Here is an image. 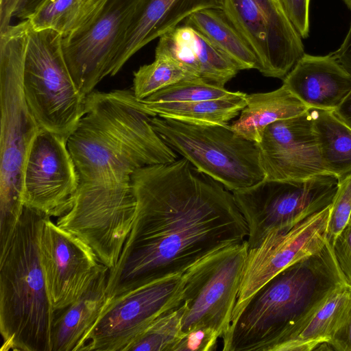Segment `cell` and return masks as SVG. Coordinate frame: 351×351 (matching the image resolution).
<instances>
[{
	"mask_svg": "<svg viewBox=\"0 0 351 351\" xmlns=\"http://www.w3.org/2000/svg\"><path fill=\"white\" fill-rule=\"evenodd\" d=\"M39 251L55 313L75 302L92 280L108 268L86 243L48 217L41 227Z\"/></svg>",
	"mask_w": 351,
	"mask_h": 351,
	"instance_id": "15",
	"label": "cell"
},
{
	"mask_svg": "<svg viewBox=\"0 0 351 351\" xmlns=\"http://www.w3.org/2000/svg\"><path fill=\"white\" fill-rule=\"evenodd\" d=\"M309 112L324 166L340 182L351 176V128L332 110Z\"/></svg>",
	"mask_w": 351,
	"mask_h": 351,
	"instance_id": "24",
	"label": "cell"
},
{
	"mask_svg": "<svg viewBox=\"0 0 351 351\" xmlns=\"http://www.w3.org/2000/svg\"><path fill=\"white\" fill-rule=\"evenodd\" d=\"M221 8V0H141L114 56L110 76L115 75L142 47L178 26L192 13Z\"/></svg>",
	"mask_w": 351,
	"mask_h": 351,
	"instance_id": "17",
	"label": "cell"
},
{
	"mask_svg": "<svg viewBox=\"0 0 351 351\" xmlns=\"http://www.w3.org/2000/svg\"><path fill=\"white\" fill-rule=\"evenodd\" d=\"M232 93L224 87L194 77L178 82L141 101L144 104L191 102L219 99Z\"/></svg>",
	"mask_w": 351,
	"mask_h": 351,
	"instance_id": "29",
	"label": "cell"
},
{
	"mask_svg": "<svg viewBox=\"0 0 351 351\" xmlns=\"http://www.w3.org/2000/svg\"><path fill=\"white\" fill-rule=\"evenodd\" d=\"M247 240L221 248L201 259L182 274V330L205 326L220 338L231 323L248 252Z\"/></svg>",
	"mask_w": 351,
	"mask_h": 351,
	"instance_id": "8",
	"label": "cell"
},
{
	"mask_svg": "<svg viewBox=\"0 0 351 351\" xmlns=\"http://www.w3.org/2000/svg\"><path fill=\"white\" fill-rule=\"evenodd\" d=\"M246 101L239 119L230 126L237 134L256 143L269 125L310 109L284 84L270 92L247 95Z\"/></svg>",
	"mask_w": 351,
	"mask_h": 351,
	"instance_id": "22",
	"label": "cell"
},
{
	"mask_svg": "<svg viewBox=\"0 0 351 351\" xmlns=\"http://www.w3.org/2000/svg\"><path fill=\"white\" fill-rule=\"evenodd\" d=\"M330 245L343 282L351 288V222L348 223Z\"/></svg>",
	"mask_w": 351,
	"mask_h": 351,
	"instance_id": "32",
	"label": "cell"
},
{
	"mask_svg": "<svg viewBox=\"0 0 351 351\" xmlns=\"http://www.w3.org/2000/svg\"><path fill=\"white\" fill-rule=\"evenodd\" d=\"M350 308L351 288L340 284L291 326L274 351L328 350Z\"/></svg>",
	"mask_w": 351,
	"mask_h": 351,
	"instance_id": "20",
	"label": "cell"
},
{
	"mask_svg": "<svg viewBox=\"0 0 351 351\" xmlns=\"http://www.w3.org/2000/svg\"><path fill=\"white\" fill-rule=\"evenodd\" d=\"M257 144L267 180L301 181L330 174L322 160L309 110L269 125Z\"/></svg>",
	"mask_w": 351,
	"mask_h": 351,
	"instance_id": "16",
	"label": "cell"
},
{
	"mask_svg": "<svg viewBox=\"0 0 351 351\" xmlns=\"http://www.w3.org/2000/svg\"><path fill=\"white\" fill-rule=\"evenodd\" d=\"M345 284L330 243L272 277L232 318L223 336V351H274L312 306Z\"/></svg>",
	"mask_w": 351,
	"mask_h": 351,
	"instance_id": "3",
	"label": "cell"
},
{
	"mask_svg": "<svg viewBox=\"0 0 351 351\" xmlns=\"http://www.w3.org/2000/svg\"><path fill=\"white\" fill-rule=\"evenodd\" d=\"M220 338L215 329L200 326L183 333L172 351H213Z\"/></svg>",
	"mask_w": 351,
	"mask_h": 351,
	"instance_id": "31",
	"label": "cell"
},
{
	"mask_svg": "<svg viewBox=\"0 0 351 351\" xmlns=\"http://www.w3.org/2000/svg\"><path fill=\"white\" fill-rule=\"evenodd\" d=\"M182 275L152 282L110 299L81 351H125L157 317L182 300Z\"/></svg>",
	"mask_w": 351,
	"mask_h": 351,
	"instance_id": "11",
	"label": "cell"
},
{
	"mask_svg": "<svg viewBox=\"0 0 351 351\" xmlns=\"http://www.w3.org/2000/svg\"><path fill=\"white\" fill-rule=\"evenodd\" d=\"M342 1L345 3L346 7L348 9L351 10V0H342Z\"/></svg>",
	"mask_w": 351,
	"mask_h": 351,
	"instance_id": "38",
	"label": "cell"
},
{
	"mask_svg": "<svg viewBox=\"0 0 351 351\" xmlns=\"http://www.w3.org/2000/svg\"><path fill=\"white\" fill-rule=\"evenodd\" d=\"M328 350L351 351V308L346 322L329 343Z\"/></svg>",
	"mask_w": 351,
	"mask_h": 351,
	"instance_id": "35",
	"label": "cell"
},
{
	"mask_svg": "<svg viewBox=\"0 0 351 351\" xmlns=\"http://www.w3.org/2000/svg\"><path fill=\"white\" fill-rule=\"evenodd\" d=\"M333 112L342 122L351 128V90Z\"/></svg>",
	"mask_w": 351,
	"mask_h": 351,
	"instance_id": "37",
	"label": "cell"
},
{
	"mask_svg": "<svg viewBox=\"0 0 351 351\" xmlns=\"http://www.w3.org/2000/svg\"><path fill=\"white\" fill-rule=\"evenodd\" d=\"M221 11L251 47L265 77L284 79L304 56L282 0H221Z\"/></svg>",
	"mask_w": 351,
	"mask_h": 351,
	"instance_id": "10",
	"label": "cell"
},
{
	"mask_svg": "<svg viewBox=\"0 0 351 351\" xmlns=\"http://www.w3.org/2000/svg\"><path fill=\"white\" fill-rule=\"evenodd\" d=\"M30 23L23 20L0 32V245L5 246L21 217L23 171L40 128L27 104L23 87Z\"/></svg>",
	"mask_w": 351,
	"mask_h": 351,
	"instance_id": "5",
	"label": "cell"
},
{
	"mask_svg": "<svg viewBox=\"0 0 351 351\" xmlns=\"http://www.w3.org/2000/svg\"><path fill=\"white\" fill-rule=\"evenodd\" d=\"M206 36L241 70L258 69V59L246 41L219 9L197 10L184 20Z\"/></svg>",
	"mask_w": 351,
	"mask_h": 351,
	"instance_id": "23",
	"label": "cell"
},
{
	"mask_svg": "<svg viewBox=\"0 0 351 351\" xmlns=\"http://www.w3.org/2000/svg\"><path fill=\"white\" fill-rule=\"evenodd\" d=\"M351 215V176L339 182L332 204L327 227V239L330 243L350 221Z\"/></svg>",
	"mask_w": 351,
	"mask_h": 351,
	"instance_id": "30",
	"label": "cell"
},
{
	"mask_svg": "<svg viewBox=\"0 0 351 351\" xmlns=\"http://www.w3.org/2000/svg\"><path fill=\"white\" fill-rule=\"evenodd\" d=\"M156 116L132 90L87 95L84 114L67 139L80 184L130 183L139 168L177 160L150 123Z\"/></svg>",
	"mask_w": 351,
	"mask_h": 351,
	"instance_id": "2",
	"label": "cell"
},
{
	"mask_svg": "<svg viewBox=\"0 0 351 351\" xmlns=\"http://www.w3.org/2000/svg\"><path fill=\"white\" fill-rule=\"evenodd\" d=\"M109 268L89 284L82 295L65 308L55 313L51 328V351H81L88 335L109 301Z\"/></svg>",
	"mask_w": 351,
	"mask_h": 351,
	"instance_id": "21",
	"label": "cell"
},
{
	"mask_svg": "<svg viewBox=\"0 0 351 351\" xmlns=\"http://www.w3.org/2000/svg\"><path fill=\"white\" fill-rule=\"evenodd\" d=\"M45 217L24 206L10 239L0 251L1 351H51L55 311L39 251Z\"/></svg>",
	"mask_w": 351,
	"mask_h": 351,
	"instance_id": "4",
	"label": "cell"
},
{
	"mask_svg": "<svg viewBox=\"0 0 351 351\" xmlns=\"http://www.w3.org/2000/svg\"><path fill=\"white\" fill-rule=\"evenodd\" d=\"M166 56L195 77L219 86L240 71L206 36L196 29L178 25L159 37L155 56Z\"/></svg>",
	"mask_w": 351,
	"mask_h": 351,
	"instance_id": "18",
	"label": "cell"
},
{
	"mask_svg": "<svg viewBox=\"0 0 351 351\" xmlns=\"http://www.w3.org/2000/svg\"><path fill=\"white\" fill-rule=\"evenodd\" d=\"M136 198L130 233L109 270V300L167 277L225 247L247 240L232 192L182 158L131 176Z\"/></svg>",
	"mask_w": 351,
	"mask_h": 351,
	"instance_id": "1",
	"label": "cell"
},
{
	"mask_svg": "<svg viewBox=\"0 0 351 351\" xmlns=\"http://www.w3.org/2000/svg\"><path fill=\"white\" fill-rule=\"evenodd\" d=\"M341 66L351 75V22L348 33L340 47L332 52Z\"/></svg>",
	"mask_w": 351,
	"mask_h": 351,
	"instance_id": "36",
	"label": "cell"
},
{
	"mask_svg": "<svg viewBox=\"0 0 351 351\" xmlns=\"http://www.w3.org/2000/svg\"><path fill=\"white\" fill-rule=\"evenodd\" d=\"M246 95L237 91L215 99L145 104L160 117L196 125H225L238 116L246 106Z\"/></svg>",
	"mask_w": 351,
	"mask_h": 351,
	"instance_id": "25",
	"label": "cell"
},
{
	"mask_svg": "<svg viewBox=\"0 0 351 351\" xmlns=\"http://www.w3.org/2000/svg\"><path fill=\"white\" fill-rule=\"evenodd\" d=\"M349 222H351V215H350V221Z\"/></svg>",
	"mask_w": 351,
	"mask_h": 351,
	"instance_id": "39",
	"label": "cell"
},
{
	"mask_svg": "<svg viewBox=\"0 0 351 351\" xmlns=\"http://www.w3.org/2000/svg\"><path fill=\"white\" fill-rule=\"evenodd\" d=\"M79 186V175L67 140L40 129L25 162L24 206L50 218L60 217L71 209Z\"/></svg>",
	"mask_w": 351,
	"mask_h": 351,
	"instance_id": "14",
	"label": "cell"
},
{
	"mask_svg": "<svg viewBox=\"0 0 351 351\" xmlns=\"http://www.w3.org/2000/svg\"><path fill=\"white\" fill-rule=\"evenodd\" d=\"M182 312L177 308L157 317L125 351H172L183 335Z\"/></svg>",
	"mask_w": 351,
	"mask_h": 351,
	"instance_id": "28",
	"label": "cell"
},
{
	"mask_svg": "<svg viewBox=\"0 0 351 351\" xmlns=\"http://www.w3.org/2000/svg\"><path fill=\"white\" fill-rule=\"evenodd\" d=\"M141 0H109L90 23L64 36V56L78 90L85 96L110 76L114 56Z\"/></svg>",
	"mask_w": 351,
	"mask_h": 351,
	"instance_id": "12",
	"label": "cell"
},
{
	"mask_svg": "<svg viewBox=\"0 0 351 351\" xmlns=\"http://www.w3.org/2000/svg\"><path fill=\"white\" fill-rule=\"evenodd\" d=\"M109 0H43L26 19L36 30L51 29L62 37L90 23Z\"/></svg>",
	"mask_w": 351,
	"mask_h": 351,
	"instance_id": "26",
	"label": "cell"
},
{
	"mask_svg": "<svg viewBox=\"0 0 351 351\" xmlns=\"http://www.w3.org/2000/svg\"><path fill=\"white\" fill-rule=\"evenodd\" d=\"M285 10L302 38L309 35L310 0H282Z\"/></svg>",
	"mask_w": 351,
	"mask_h": 351,
	"instance_id": "34",
	"label": "cell"
},
{
	"mask_svg": "<svg viewBox=\"0 0 351 351\" xmlns=\"http://www.w3.org/2000/svg\"><path fill=\"white\" fill-rule=\"evenodd\" d=\"M149 121L171 149L231 192L265 178L258 144L228 124L196 125L158 116Z\"/></svg>",
	"mask_w": 351,
	"mask_h": 351,
	"instance_id": "7",
	"label": "cell"
},
{
	"mask_svg": "<svg viewBox=\"0 0 351 351\" xmlns=\"http://www.w3.org/2000/svg\"><path fill=\"white\" fill-rule=\"evenodd\" d=\"M331 208L332 204L300 221L273 228L257 247L248 249L232 319L272 277L324 247Z\"/></svg>",
	"mask_w": 351,
	"mask_h": 351,
	"instance_id": "13",
	"label": "cell"
},
{
	"mask_svg": "<svg viewBox=\"0 0 351 351\" xmlns=\"http://www.w3.org/2000/svg\"><path fill=\"white\" fill-rule=\"evenodd\" d=\"M310 109L334 111L351 90V75L332 53H304L283 84Z\"/></svg>",
	"mask_w": 351,
	"mask_h": 351,
	"instance_id": "19",
	"label": "cell"
},
{
	"mask_svg": "<svg viewBox=\"0 0 351 351\" xmlns=\"http://www.w3.org/2000/svg\"><path fill=\"white\" fill-rule=\"evenodd\" d=\"M43 0H0V32L11 25L13 17L26 20Z\"/></svg>",
	"mask_w": 351,
	"mask_h": 351,
	"instance_id": "33",
	"label": "cell"
},
{
	"mask_svg": "<svg viewBox=\"0 0 351 351\" xmlns=\"http://www.w3.org/2000/svg\"><path fill=\"white\" fill-rule=\"evenodd\" d=\"M197 77L180 64L166 56H155L154 62L134 73L132 91L139 100L181 80Z\"/></svg>",
	"mask_w": 351,
	"mask_h": 351,
	"instance_id": "27",
	"label": "cell"
},
{
	"mask_svg": "<svg viewBox=\"0 0 351 351\" xmlns=\"http://www.w3.org/2000/svg\"><path fill=\"white\" fill-rule=\"evenodd\" d=\"M62 38L53 29L36 30L30 25L23 87L39 127L67 140L84 114L86 96L73 80L64 56Z\"/></svg>",
	"mask_w": 351,
	"mask_h": 351,
	"instance_id": "6",
	"label": "cell"
},
{
	"mask_svg": "<svg viewBox=\"0 0 351 351\" xmlns=\"http://www.w3.org/2000/svg\"><path fill=\"white\" fill-rule=\"evenodd\" d=\"M136 207L131 182L80 184L71 209L56 224L86 243L110 269L117 263L130 233Z\"/></svg>",
	"mask_w": 351,
	"mask_h": 351,
	"instance_id": "9",
	"label": "cell"
}]
</instances>
